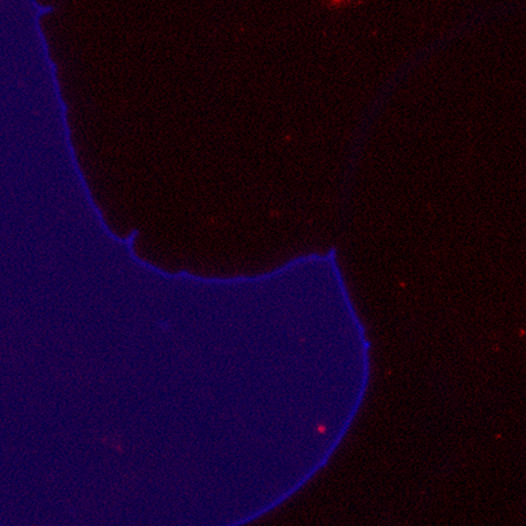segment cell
I'll use <instances>...</instances> for the list:
<instances>
[{
	"label": "cell",
	"mask_w": 526,
	"mask_h": 526,
	"mask_svg": "<svg viewBox=\"0 0 526 526\" xmlns=\"http://www.w3.org/2000/svg\"><path fill=\"white\" fill-rule=\"evenodd\" d=\"M319 1L329 11H343L353 5H360V0H319Z\"/></svg>",
	"instance_id": "cell-1"
}]
</instances>
